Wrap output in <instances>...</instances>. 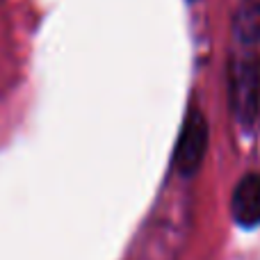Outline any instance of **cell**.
I'll list each match as a JSON object with an SVG mask.
<instances>
[{
  "mask_svg": "<svg viewBox=\"0 0 260 260\" xmlns=\"http://www.w3.org/2000/svg\"><path fill=\"white\" fill-rule=\"evenodd\" d=\"M208 148V123L199 110H189L176 144V169L183 176H194L201 167V160Z\"/></svg>",
  "mask_w": 260,
  "mask_h": 260,
  "instance_id": "2",
  "label": "cell"
},
{
  "mask_svg": "<svg viewBox=\"0 0 260 260\" xmlns=\"http://www.w3.org/2000/svg\"><path fill=\"white\" fill-rule=\"evenodd\" d=\"M233 27L242 44L260 41V0H242L240 3Z\"/></svg>",
  "mask_w": 260,
  "mask_h": 260,
  "instance_id": "4",
  "label": "cell"
},
{
  "mask_svg": "<svg viewBox=\"0 0 260 260\" xmlns=\"http://www.w3.org/2000/svg\"><path fill=\"white\" fill-rule=\"evenodd\" d=\"M231 105L240 123L251 126L260 108V59L253 53L235 57L231 67Z\"/></svg>",
  "mask_w": 260,
  "mask_h": 260,
  "instance_id": "1",
  "label": "cell"
},
{
  "mask_svg": "<svg viewBox=\"0 0 260 260\" xmlns=\"http://www.w3.org/2000/svg\"><path fill=\"white\" fill-rule=\"evenodd\" d=\"M231 215L242 229L260 226V174H247L240 178L231 197Z\"/></svg>",
  "mask_w": 260,
  "mask_h": 260,
  "instance_id": "3",
  "label": "cell"
}]
</instances>
